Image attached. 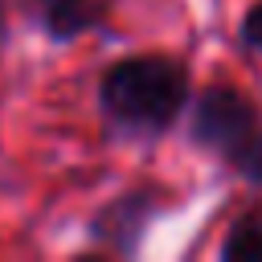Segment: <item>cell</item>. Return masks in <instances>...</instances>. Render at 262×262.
Listing matches in <instances>:
<instances>
[{"label": "cell", "instance_id": "cell-1", "mask_svg": "<svg viewBox=\"0 0 262 262\" xmlns=\"http://www.w3.org/2000/svg\"><path fill=\"white\" fill-rule=\"evenodd\" d=\"M188 102V74L172 57H123L102 78V106L131 127H168Z\"/></svg>", "mask_w": 262, "mask_h": 262}, {"label": "cell", "instance_id": "cell-3", "mask_svg": "<svg viewBox=\"0 0 262 262\" xmlns=\"http://www.w3.org/2000/svg\"><path fill=\"white\" fill-rule=\"evenodd\" d=\"M156 192H123L119 201H111L98 217H94V237L111 242L115 250H131L143 233V225L156 213Z\"/></svg>", "mask_w": 262, "mask_h": 262}, {"label": "cell", "instance_id": "cell-5", "mask_svg": "<svg viewBox=\"0 0 262 262\" xmlns=\"http://www.w3.org/2000/svg\"><path fill=\"white\" fill-rule=\"evenodd\" d=\"M221 254L225 258H233V262H246V258H262V225L258 221H237L233 225V233L225 237V246H221Z\"/></svg>", "mask_w": 262, "mask_h": 262}, {"label": "cell", "instance_id": "cell-7", "mask_svg": "<svg viewBox=\"0 0 262 262\" xmlns=\"http://www.w3.org/2000/svg\"><path fill=\"white\" fill-rule=\"evenodd\" d=\"M242 37H246V45L262 49V0L246 12V20H242Z\"/></svg>", "mask_w": 262, "mask_h": 262}, {"label": "cell", "instance_id": "cell-2", "mask_svg": "<svg viewBox=\"0 0 262 262\" xmlns=\"http://www.w3.org/2000/svg\"><path fill=\"white\" fill-rule=\"evenodd\" d=\"M258 111L254 102L233 90V86H209L196 98V115H192V139L217 156H225L229 164L237 160V151L250 143V135L258 131Z\"/></svg>", "mask_w": 262, "mask_h": 262}, {"label": "cell", "instance_id": "cell-4", "mask_svg": "<svg viewBox=\"0 0 262 262\" xmlns=\"http://www.w3.org/2000/svg\"><path fill=\"white\" fill-rule=\"evenodd\" d=\"M37 20L49 29V37L66 41L94 29L102 20V4L98 0H37Z\"/></svg>", "mask_w": 262, "mask_h": 262}, {"label": "cell", "instance_id": "cell-6", "mask_svg": "<svg viewBox=\"0 0 262 262\" xmlns=\"http://www.w3.org/2000/svg\"><path fill=\"white\" fill-rule=\"evenodd\" d=\"M233 168L246 176V180H254V184H262V123H258V131L250 135V143L237 151V160H233Z\"/></svg>", "mask_w": 262, "mask_h": 262}]
</instances>
